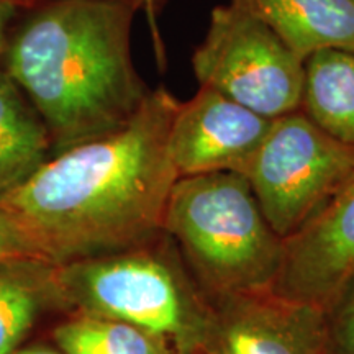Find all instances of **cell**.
<instances>
[{"label":"cell","mask_w":354,"mask_h":354,"mask_svg":"<svg viewBox=\"0 0 354 354\" xmlns=\"http://www.w3.org/2000/svg\"><path fill=\"white\" fill-rule=\"evenodd\" d=\"M179 100L159 87L127 125L48 158L0 198L39 263L135 250L162 232L177 172L167 133Z\"/></svg>","instance_id":"cell-1"},{"label":"cell","mask_w":354,"mask_h":354,"mask_svg":"<svg viewBox=\"0 0 354 354\" xmlns=\"http://www.w3.org/2000/svg\"><path fill=\"white\" fill-rule=\"evenodd\" d=\"M136 7L51 0L10 33L3 69L41 117L56 153L127 125L151 94L133 63Z\"/></svg>","instance_id":"cell-2"},{"label":"cell","mask_w":354,"mask_h":354,"mask_svg":"<svg viewBox=\"0 0 354 354\" xmlns=\"http://www.w3.org/2000/svg\"><path fill=\"white\" fill-rule=\"evenodd\" d=\"M162 232L221 299L272 290L284 240L268 223L240 172L177 177L167 198Z\"/></svg>","instance_id":"cell-3"},{"label":"cell","mask_w":354,"mask_h":354,"mask_svg":"<svg viewBox=\"0 0 354 354\" xmlns=\"http://www.w3.org/2000/svg\"><path fill=\"white\" fill-rule=\"evenodd\" d=\"M50 279L55 297L79 315L130 323L161 338L174 354L210 346L214 312L162 256L127 250L51 266Z\"/></svg>","instance_id":"cell-4"},{"label":"cell","mask_w":354,"mask_h":354,"mask_svg":"<svg viewBox=\"0 0 354 354\" xmlns=\"http://www.w3.org/2000/svg\"><path fill=\"white\" fill-rule=\"evenodd\" d=\"M243 176L268 223L287 240L353 179L354 146L297 110L272 122Z\"/></svg>","instance_id":"cell-5"},{"label":"cell","mask_w":354,"mask_h":354,"mask_svg":"<svg viewBox=\"0 0 354 354\" xmlns=\"http://www.w3.org/2000/svg\"><path fill=\"white\" fill-rule=\"evenodd\" d=\"M192 68L198 86L271 120L297 112L302 105L305 61L233 0L212 8Z\"/></svg>","instance_id":"cell-6"},{"label":"cell","mask_w":354,"mask_h":354,"mask_svg":"<svg viewBox=\"0 0 354 354\" xmlns=\"http://www.w3.org/2000/svg\"><path fill=\"white\" fill-rule=\"evenodd\" d=\"M272 122L220 92L201 87L192 99L177 105L167 133V153L179 177L223 171L243 174Z\"/></svg>","instance_id":"cell-7"},{"label":"cell","mask_w":354,"mask_h":354,"mask_svg":"<svg viewBox=\"0 0 354 354\" xmlns=\"http://www.w3.org/2000/svg\"><path fill=\"white\" fill-rule=\"evenodd\" d=\"M354 274V177L284 240L274 292L326 312Z\"/></svg>","instance_id":"cell-8"},{"label":"cell","mask_w":354,"mask_h":354,"mask_svg":"<svg viewBox=\"0 0 354 354\" xmlns=\"http://www.w3.org/2000/svg\"><path fill=\"white\" fill-rule=\"evenodd\" d=\"M209 349L218 354H328L322 308L274 290L223 297Z\"/></svg>","instance_id":"cell-9"},{"label":"cell","mask_w":354,"mask_h":354,"mask_svg":"<svg viewBox=\"0 0 354 354\" xmlns=\"http://www.w3.org/2000/svg\"><path fill=\"white\" fill-rule=\"evenodd\" d=\"M263 20L300 59L354 53V0H233Z\"/></svg>","instance_id":"cell-10"},{"label":"cell","mask_w":354,"mask_h":354,"mask_svg":"<svg viewBox=\"0 0 354 354\" xmlns=\"http://www.w3.org/2000/svg\"><path fill=\"white\" fill-rule=\"evenodd\" d=\"M51 138L24 92L0 69V198L24 184L50 158Z\"/></svg>","instance_id":"cell-11"},{"label":"cell","mask_w":354,"mask_h":354,"mask_svg":"<svg viewBox=\"0 0 354 354\" xmlns=\"http://www.w3.org/2000/svg\"><path fill=\"white\" fill-rule=\"evenodd\" d=\"M300 110L323 131L354 146V53L320 51L305 61Z\"/></svg>","instance_id":"cell-12"},{"label":"cell","mask_w":354,"mask_h":354,"mask_svg":"<svg viewBox=\"0 0 354 354\" xmlns=\"http://www.w3.org/2000/svg\"><path fill=\"white\" fill-rule=\"evenodd\" d=\"M0 264V354H12L21 348L33 328L41 305L53 297L51 266L39 263Z\"/></svg>","instance_id":"cell-13"},{"label":"cell","mask_w":354,"mask_h":354,"mask_svg":"<svg viewBox=\"0 0 354 354\" xmlns=\"http://www.w3.org/2000/svg\"><path fill=\"white\" fill-rule=\"evenodd\" d=\"M53 338L64 354H174L149 331L100 317L71 318L56 326Z\"/></svg>","instance_id":"cell-14"},{"label":"cell","mask_w":354,"mask_h":354,"mask_svg":"<svg viewBox=\"0 0 354 354\" xmlns=\"http://www.w3.org/2000/svg\"><path fill=\"white\" fill-rule=\"evenodd\" d=\"M328 354H354V274L326 308Z\"/></svg>","instance_id":"cell-15"},{"label":"cell","mask_w":354,"mask_h":354,"mask_svg":"<svg viewBox=\"0 0 354 354\" xmlns=\"http://www.w3.org/2000/svg\"><path fill=\"white\" fill-rule=\"evenodd\" d=\"M25 261L39 263L24 233L17 227L8 212L0 205V264L25 263Z\"/></svg>","instance_id":"cell-16"},{"label":"cell","mask_w":354,"mask_h":354,"mask_svg":"<svg viewBox=\"0 0 354 354\" xmlns=\"http://www.w3.org/2000/svg\"><path fill=\"white\" fill-rule=\"evenodd\" d=\"M20 0H0V56L6 53L12 33V21L19 10Z\"/></svg>","instance_id":"cell-17"},{"label":"cell","mask_w":354,"mask_h":354,"mask_svg":"<svg viewBox=\"0 0 354 354\" xmlns=\"http://www.w3.org/2000/svg\"><path fill=\"white\" fill-rule=\"evenodd\" d=\"M12 354H64V353L59 351V349L41 346V344H33V346L19 348L15 353H12Z\"/></svg>","instance_id":"cell-18"},{"label":"cell","mask_w":354,"mask_h":354,"mask_svg":"<svg viewBox=\"0 0 354 354\" xmlns=\"http://www.w3.org/2000/svg\"><path fill=\"white\" fill-rule=\"evenodd\" d=\"M197 354H218V353H215L214 349H203V351H201V353H197Z\"/></svg>","instance_id":"cell-19"},{"label":"cell","mask_w":354,"mask_h":354,"mask_svg":"<svg viewBox=\"0 0 354 354\" xmlns=\"http://www.w3.org/2000/svg\"><path fill=\"white\" fill-rule=\"evenodd\" d=\"M125 2H131V3H136V6H138V3L143 2V0H125Z\"/></svg>","instance_id":"cell-20"}]
</instances>
